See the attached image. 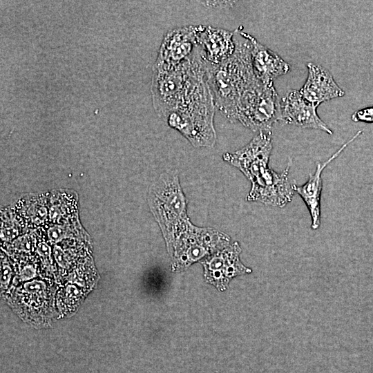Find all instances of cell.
Returning a JSON list of instances; mask_svg holds the SVG:
<instances>
[{
  "mask_svg": "<svg viewBox=\"0 0 373 373\" xmlns=\"http://www.w3.org/2000/svg\"><path fill=\"white\" fill-rule=\"evenodd\" d=\"M272 149L271 131H262L242 149L224 153L222 158L239 169L251 182L247 201L282 208L291 201L296 193V182L289 178L291 159L281 173L269 168Z\"/></svg>",
  "mask_w": 373,
  "mask_h": 373,
  "instance_id": "1",
  "label": "cell"
},
{
  "mask_svg": "<svg viewBox=\"0 0 373 373\" xmlns=\"http://www.w3.org/2000/svg\"><path fill=\"white\" fill-rule=\"evenodd\" d=\"M233 54L219 64L207 63V82L216 108L231 122H235L238 104L244 94L259 79L251 64L249 34L235 30Z\"/></svg>",
  "mask_w": 373,
  "mask_h": 373,
  "instance_id": "2",
  "label": "cell"
},
{
  "mask_svg": "<svg viewBox=\"0 0 373 373\" xmlns=\"http://www.w3.org/2000/svg\"><path fill=\"white\" fill-rule=\"evenodd\" d=\"M207 63L198 45L191 57L177 67L153 66L151 90L153 105L160 117L166 119L207 79Z\"/></svg>",
  "mask_w": 373,
  "mask_h": 373,
  "instance_id": "3",
  "label": "cell"
},
{
  "mask_svg": "<svg viewBox=\"0 0 373 373\" xmlns=\"http://www.w3.org/2000/svg\"><path fill=\"white\" fill-rule=\"evenodd\" d=\"M149 203L169 254L175 240L192 223L187 215V201L177 173L167 172L160 175L149 189Z\"/></svg>",
  "mask_w": 373,
  "mask_h": 373,
  "instance_id": "4",
  "label": "cell"
},
{
  "mask_svg": "<svg viewBox=\"0 0 373 373\" xmlns=\"http://www.w3.org/2000/svg\"><path fill=\"white\" fill-rule=\"evenodd\" d=\"M215 108L211 91L207 90L171 113L166 120L170 127L179 131L194 147L211 148L216 142Z\"/></svg>",
  "mask_w": 373,
  "mask_h": 373,
  "instance_id": "5",
  "label": "cell"
},
{
  "mask_svg": "<svg viewBox=\"0 0 373 373\" xmlns=\"http://www.w3.org/2000/svg\"><path fill=\"white\" fill-rule=\"evenodd\" d=\"M226 233L209 227H199L191 223L175 240L169 253L174 271L187 269L195 262L204 259L230 245Z\"/></svg>",
  "mask_w": 373,
  "mask_h": 373,
  "instance_id": "6",
  "label": "cell"
},
{
  "mask_svg": "<svg viewBox=\"0 0 373 373\" xmlns=\"http://www.w3.org/2000/svg\"><path fill=\"white\" fill-rule=\"evenodd\" d=\"M241 251L238 242H234L203 259L201 263L207 282L223 291L233 278L250 274L251 269L240 261Z\"/></svg>",
  "mask_w": 373,
  "mask_h": 373,
  "instance_id": "7",
  "label": "cell"
},
{
  "mask_svg": "<svg viewBox=\"0 0 373 373\" xmlns=\"http://www.w3.org/2000/svg\"><path fill=\"white\" fill-rule=\"evenodd\" d=\"M197 47L195 26L171 29L163 38L154 66L162 68L177 67L189 59Z\"/></svg>",
  "mask_w": 373,
  "mask_h": 373,
  "instance_id": "8",
  "label": "cell"
},
{
  "mask_svg": "<svg viewBox=\"0 0 373 373\" xmlns=\"http://www.w3.org/2000/svg\"><path fill=\"white\" fill-rule=\"evenodd\" d=\"M317 107L305 99L299 90H291L280 99V121L285 124L321 130L332 135V131L318 116Z\"/></svg>",
  "mask_w": 373,
  "mask_h": 373,
  "instance_id": "9",
  "label": "cell"
},
{
  "mask_svg": "<svg viewBox=\"0 0 373 373\" xmlns=\"http://www.w3.org/2000/svg\"><path fill=\"white\" fill-rule=\"evenodd\" d=\"M362 133V130L358 131L326 161L323 162H317L315 172L313 174L309 175V178L305 183L302 185L295 184V192L297 193L304 201L309 212L312 220L311 227L312 229L316 230L321 225V197L323 189L322 173L324 169Z\"/></svg>",
  "mask_w": 373,
  "mask_h": 373,
  "instance_id": "10",
  "label": "cell"
},
{
  "mask_svg": "<svg viewBox=\"0 0 373 373\" xmlns=\"http://www.w3.org/2000/svg\"><path fill=\"white\" fill-rule=\"evenodd\" d=\"M197 44L204 59L211 64H219L234 52V33L228 30L211 26H195Z\"/></svg>",
  "mask_w": 373,
  "mask_h": 373,
  "instance_id": "11",
  "label": "cell"
},
{
  "mask_svg": "<svg viewBox=\"0 0 373 373\" xmlns=\"http://www.w3.org/2000/svg\"><path fill=\"white\" fill-rule=\"evenodd\" d=\"M307 67V77L299 91L307 101L318 106L323 102L345 95L326 68L312 62L308 63Z\"/></svg>",
  "mask_w": 373,
  "mask_h": 373,
  "instance_id": "12",
  "label": "cell"
},
{
  "mask_svg": "<svg viewBox=\"0 0 373 373\" xmlns=\"http://www.w3.org/2000/svg\"><path fill=\"white\" fill-rule=\"evenodd\" d=\"M249 37L252 45L251 53L254 73L262 83L274 84L276 79L289 72L290 66L282 57L252 35Z\"/></svg>",
  "mask_w": 373,
  "mask_h": 373,
  "instance_id": "13",
  "label": "cell"
},
{
  "mask_svg": "<svg viewBox=\"0 0 373 373\" xmlns=\"http://www.w3.org/2000/svg\"><path fill=\"white\" fill-rule=\"evenodd\" d=\"M351 119L354 122L373 123V106L356 111L352 115Z\"/></svg>",
  "mask_w": 373,
  "mask_h": 373,
  "instance_id": "14",
  "label": "cell"
},
{
  "mask_svg": "<svg viewBox=\"0 0 373 373\" xmlns=\"http://www.w3.org/2000/svg\"><path fill=\"white\" fill-rule=\"evenodd\" d=\"M66 235V231L60 227H52L48 231L49 238L53 242L61 240Z\"/></svg>",
  "mask_w": 373,
  "mask_h": 373,
  "instance_id": "15",
  "label": "cell"
},
{
  "mask_svg": "<svg viewBox=\"0 0 373 373\" xmlns=\"http://www.w3.org/2000/svg\"><path fill=\"white\" fill-rule=\"evenodd\" d=\"M55 256L58 263L63 267H66L68 265V260L66 254L59 249V247H55Z\"/></svg>",
  "mask_w": 373,
  "mask_h": 373,
  "instance_id": "16",
  "label": "cell"
},
{
  "mask_svg": "<svg viewBox=\"0 0 373 373\" xmlns=\"http://www.w3.org/2000/svg\"><path fill=\"white\" fill-rule=\"evenodd\" d=\"M26 289L29 292H39L43 291L44 289V285L41 282L33 281L28 283L25 285Z\"/></svg>",
  "mask_w": 373,
  "mask_h": 373,
  "instance_id": "17",
  "label": "cell"
},
{
  "mask_svg": "<svg viewBox=\"0 0 373 373\" xmlns=\"http://www.w3.org/2000/svg\"><path fill=\"white\" fill-rule=\"evenodd\" d=\"M35 274V270L32 266H26L20 272V277L23 280H28L33 278Z\"/></svg>",
  "mask_w": 373,
  "mask_h": 373,
  "instance_id": "18",
  "label": "cell"
},
{
  "mask_svg": "<svg viewBox=\"0 0 373 373\" xmlns=\"http://www.w3.org/2000/svg\"><path fill=\"white\" fill-rule=\"evenodd\" d=\"M11 275L10 267L8 265H4L1 271V283L5 285L9 282Z\"/></svg>",
  "mask_w": 373,
  "mask_h": 373,
  "instance_id": "19",
  "label": "cell"
},
{
  "mask_svg": "<svg viewBox=\"0 0 373 373\" xmlns=\"http://www.w3.org/2000/svg\"><path fill=\"white\" fill-rule=\"evenodd\" d=\"M37 251L43 256L47 257L50 254V248L45 243H41L38 248Z\"/></svg>",
  "mask_w": 373,
  "mask_h": 373,
  "instance_id": "20",
  "label": "cell"
},
{
  "mask_svg": "<svg viewBox=\"0 0 373 373\" xmlns=\"http://www.w3.org/2000/svg\"><path fill=\"white\" fill-rule=\"evenodd\" d=\"M206 2V5L207 6H210V7H218V6H226L227 5H230L231 4L232 2L231 1H205Z\"/></svg>",
  "mask_w": 373,
  "mask_h": 373,
  "instance_id": "21",
  "label": "cell"
},
{
  "mask_svg": "<svg viewBox=\"0 0 373 373\" xmlns=\"http://www.w3.org/2000/svg\"><path fill=\"white\" fill-rule=\"evenodd\" d=\"M17 244L19 248L23 250L28 249L30 247L28 241H26L25 238L19 240V242Z\"/></svg>",
  "mask_w": 373,
  "mask_h": 373,
  "instance_id": "22",
  "label": "cell"
}]
</instances>
